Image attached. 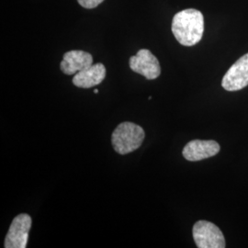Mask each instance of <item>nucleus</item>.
<instances>
[{"label":"nucleus","mask_w":248,"mask_h":248,"mask_svg":"<svg viewBox=\"0 0 248 248\" xmlns=\"http://www.w3.org/2000/svg\"><path fill=\"white\" fill-rule=\"evenodd\" d=\"M172 32L181 45H197L203 36L202 13L195 9H184L178 12L172 20Z\"/></svg>","instance_id":"f257e3e1"},{"label":"nucleus","mask_w":248,"mask_h":248,"mask_svg":"<svg viewBox=\"0 0 248 248\" xmlns=\"http://www.w3.org/2000/svg\"><path fill=\"white\" fill-rule=\"evenodd\" d=\"M145 133L141 126L124 122L119 124L111 136L114 150L120 155H127L138 149L142 145Z\"/></svg>","instance_id":"f03ea898"},{"label":"nucleus","mask_w":248,"mask_h":248,"mask_svg":"<svg viewBox=\"0 0 248 248\" xmlns=\"http://www.w3.org/2000/svg\"><path fill=\"white\" fill-rule=\"evenodd\" d=\"M193 238L199 248H224L225 239L222 231L213 222L199 221L193 226Z\"/></svg>","instance_id":"7ed1b4c3"},{"label":"nucleus","mask_w":248,"mask_h":248,"mask_svg":"<svg viewBox=\"0 0 248 248\" xmlns=\"http://www.w3.org/2000/svg\"><path fill=\"white\" fill-rule=\"evenodd\" d=\"M31 222V216L26 213L16 216L11 222L6 236L4 243L5 248H26Z\"/></svg>","instance_id":"20e7f679"},{"label":"nucleus","mask_w":248,"mask_h":248,"mask_svg":"<svg viewBox=\"0 0 248 248\" xmlns=\"http://www.w3.org/2000/svg\"><path fill=\"white\" fill-rule=\"evenodd\" d=\"M130 67L148 80L155 79L161 74L158 59L147 49L140 50L136 55L130 58Z\"/></svg>","instance_id":"39448f33"},{"label":"nucleus","mask_w":248,"mask_h":248,"mask_svg":"<svg viewBox=\"0 0 248 248\" xmlns=\"http://www.w3.org/2000/svg\"><path fill=\"white\" fill-rule=\"evenodd\" d=\"M227 91H238L248 86V53L243 55L225 73L222 81Z\"/></svg>","instance_id":"423d86ee"},{"label":"nucleus","mask_w":248,"mask_h":248,"mask_svg":"<svg viewBox=\"0 0 248 248\" xmlns=\"http://www.w3.org/2000/svg\"><path fill=\"white\" fill-rule=\"evenodd\" d=\"M220 150V144L213 140H193L186 143V146L182 151V155L185 159L197 162L213 157Z\"/></svg>","instance_id":"0eeeda50"},{"label":"nucleus","mask_w":248,"mask_h":248,"mask_svg":"<svg viewBox=\"0 0 248 248\" xmlns=\"http://www.w3.org/2000/svg\"><path fill=\"white\" fill-rule=\"evenodd\" d=\"M93 64V57L90 53L74 50L64 53L60 68L67 76L76 75Z\"/></svg>","instance_id":"6e6552de"},{"label":"nucleus","mask_w":248,"mask_h":248,"mask_svg":"<svg viewBox=\"0 0 248 248\" xmlns=\"http://www.w3.org/2000/svg\"><path fill=\"white\" fill-rule=\"evenodd\" d=\"M106 77V68L103 63H95L78 72L73 78V84L80 89H91L98 86Z\"/></svg>","instance_id":"1a4fd4ad"},{"label":"nucleus","mask_w":248,"mask_h":248,"mask_svg":"<svg viewBox=\"0 0 248 248\" xmlns=\"http://www.w3.org/2000/svg\"><path fill=\"white\" fill-rule=\"evenodd\" d=\"M104 0H78L80 6L85 9H95L99 6Z\"/></svg>","instance_id":"9d476101"},{"label":"nucleus","mask_w":248,"mask_h":248,"mask_svg":"<svg viewBox=\"0 0 248 248\" xmlns=\"http://www.w3.org/2000/svg\"><path fill=\"white\" fill-rule=\"evenodd\" d=\"M94 93H95V94H98V89H95V90H94Z\"/></svg>","instance_id":"9b49d317"}]
</instances>
